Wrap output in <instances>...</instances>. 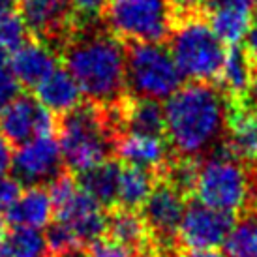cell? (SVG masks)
<instances>
[{"label": "cell", "instance_id": "36", "mask_svg": "<svg viewBox=\"0 0 257 257\" xmlns=\"http://www.w3.org/2000/svg\"><path fill=\"white\" fill-rule=\"evenodd\" d=\"M248 103H250V107L253 109V113L257 114V68H255V73H253V81H251V88H250V94H248Z\"/></svg>", "mask_w": 257, "mask_h": 257}, {"label": "cell", "instance_id": "34", "mask_svg": "<svg viewBox=\"0 0 257 257\" xmlns=\"http://www.w3.org/2000/svg\"><path fill=\"white\" fill-rule=\"evenodd\" d=\"M175 8V12H184L188 15H193L195 8L199 6L201 0H169Z\"/></svg>", "mask_w": 257, "mask_h": 257}, {"label": "cell", "instance_id": "39", "mask_svg": "<svg viewBox=\"0 0 257 257\" xmlns=\"http://www.w3.org/2000/svg\"><path fill=\"white\" fill-rule=\"evenodd\" d=\"M132 257H158L156 250L150 246V248H145L141 251H136V253H132Z\"/></svg>", "mask_w": 257, "mask_h": 257}, {"label": "cell", "instance_id": "5", "mask_svg": "<svg viewBox=\"0 0 257 257\" xmlns=\"http://www.w3.org/2000/svg\"><path fill=\"white\" fill-rule=\"evenodd\" d=\"M169 53L184 79L210 83L220 75L227 49L201 15H186L169 36Z\"/></svg>", "mask_w": 257, "mask_h": 257}, {"label": "cell", "instance_id": "14", "mask_svg": "<svg viewBox=\"0 0 257 257\" xmlns=\"http://www.w3.org/2000/svg\"><path fill=\"white\" fill-rule=\"evenodd\" d=\"M8 62L19 85L36 88L58 68V53L49 42L38 38L23 43L10 55Z\"/></svg>", "mask_w": 257, "mask_h": 257}, {"label": "cell", "instance_id": "26", "mask_svg": "<svg viewBox=\"0 0 257 257\" xmlns=\"http://www.w3.org/2000/svg\"><path fill=\"white\" fill-rule=\"evenodd\" d=\"M29 34L19 12L0 14V55H12L29 42Z\"/></svg>", "mask_w": 257, "mask_h": 257}, {"label": "cell", "instance_id": "2", "mask_svg": "<svg viewBox=\"0 0 257 257\" xmlns=\"http://www.w3.org/2000/svg\"><path fill=\"white\" fill-rule=\"evenodd\" d=\"M64 68L90 103L113 107L126 92V51L111 32L73 30L62 49Z\"/></svg>", "mask_w": 257, "mask_h": 257}, {"label": "cell", "instance_id": "27", "mask_svg": "<svg viewBox=\"0 0 257 257\" xmlns=\"http://www.w3.org/2000/svg\"><path fill=\"white\" fill-rule=\"evenodd\" d=\"M19 96H21V85L15 79L8 58L4 55H0V114L4 113Z\"/></svg>", "mask_w": 257, "mask_h": 257}, {"label": "cell", "instance_id": "19", "mask_svg": "<svg viewBox=\"0 0 257 257\" xmlns=\"http://www.w3.org/2000/svg\"><path fill=\"white\" fill-rule=\"evenodd\" d=\"M34 90H36V100L49 113H58L62 116L77 109L83 100V92L75 83V79L66 68H60V66Z\"/></svg>", "mask_w": 257, "mask_h": 257}, {"label": "cell", "instance_id": "35", "mask_svg": "<svg viewBox=\"0 0 257 257\" xmlns=\"http://www.w3.org/2000/svg\"><path fill=\"white\" fill-rule=\"evenodd\" d=\"M177 257H225L218 250H182Z\"/></svg>", "mask_w": 257, "mask_h": 257}, {"label": "cell", "instance_id": "33", "mask_svg": "<svg viewBox=\"0 0 257 257\" xmlns=\"http://www.w3.org/2000/svg\"><path fill=\"white\" fill-rule=\"evenodd\" d=\"M244 49L248 53L250 60L253 62V66L257 68V25H253L244 38Z\"/></svg>", "mask_w": 257, "mask_h": 257}, {"label": "cell", "instance_id": "25", "mask_svg": "<svg viewBox=\"0 0 257 257\" xmlns=\"http://www.w3.org/2000/svg\"><path fill=\"white\" fill-rule=\"evenodd\" d=\"M0 257H47V240L40 229L10 227L4 231Z\"/></svg>", "mask_w": 257, "mask_h": 257}, {"label": "cell", "instance_id": "13", "mask_svg": "<svg viewBox=\"0 0 257 257\" xmlns=\"http://www.w3.org/2000/svg\"><path fill=\"white\" fill-rule=\"evenodd\" d=\"M21 17L40 40H68L75 29L70 0H23Z\"/></svg>", "mask_w": 257, "mask_h": 257}, {"label": "cell", "instance_id": "17", "mask_svg": "<svg viewBox=\"0 0 257 257\" xmlns=\"http://www.w3.org/2000/svg\"><path fill=\"white\" fill-rule=\"evenodd\" d=\"M169 150H171V147L164 137L120 134L116 139L114 154L126 165L147 169V171H152L154 175H158L164 169V165L171 160Z\"/></svg>", "mask_w": 257, "mask_h": 257}, {"label": "cell", "instance_id": "4", "mask_svg": "<svg viewBox=\"0 0 257 257\" xmlns=\"http://www.w3.org/2000/svg\"><path fill=\"white\" fill-rule=\"evenodd\" d=\"M193 197L216 210L242 212L251 201L250 164L236 160L225 143H221L199 162Z\"/></svg>", "mask_w": 257, "mask_h": 257}, {"label": "cell", "instance_id": "37", "mask_svg": "<svg viewBox=\"0 0 257 257\" xmlns=\"http://www.w3.org/2000/svg\"><path fill=\"white\" fill-rule=\"evenodd\" d=\"M17 12V0H0V14Z\"/></svg>", "mask_w": 257, "mask_h": 257}, {"label": "cell", "instance_id": "38", "mask_svg": "<svg viewBox=\"0 0 257 257\" xmlns=\"http://www.w3.org/2000/svg\"><path fill=\"white\" fill-rule=\"evenodd\" d=\"M51 257H86V251H83L81 248H73V250L62 251V253H53Z\"/></svg>", "mask_w": 257, "mask_h": 257}, {"label": "cell", "instance_id": "20", "mask_svg": "<svg viewBox=\"0 0 257 257\" xmlns=\"http://www.w3.org/2000/svg\"><path fill=\"white\" fill-rule=\"evenodd\" d=\"M253 73L255 66L250 60L246 49L240 45L229 47L218 75L221 85L220 90L227 96V100H246L250 94Z\"/></svg>", "mask_w": 257, "mask_h": 257}, {"label": "cell", "instance_id": "40", "mask_svg": "<svg viewBox=\"0 0 257 257\" xmlns=\"http://www.w3.org/2000/svg\"><path fill=\"white\" fill-rule=\"evenodd\" d=\"M4 231H6V229L0 225V248H2V238H4Z\"/></svg>", "mask_w": 257, "mask_h": 257}, {"label": "cell", "instance_id": "30", "mask_svg": "<svg viewBox=\"0 0 257 257\" xmlns=\"http://www.w3.org/2000/svg\"><path fill=\"white\" fill-rule=\"evenodd\" d=\"M86 257H132V251L111 240L109 236H101L90 246H86Z\"/></svg>", "mask_w": 257, "mask_h": 257}, {"label": "cell", "instance_id": "9", "mask_svg": "<svg viewBox=\"0 0 257 257\" xmlns=\"http://www.w3.org/2000/svg\"><path fill=\"white\" fill-rule=\"evenodd\" d=\"M235 214L203 205L195 197L186 201V210L179 229V248L182 250H216L225 242L235 225Z\"/></svg>", "mask_w": 257, "mask_h": 257}, {"label": "cell", "instance_id": "6", "mask_svg": "<svg viewBox=\"0 0 257 257\" xmlns=\"http://www.w3.org/2000/svg\"><path fill=\"white\" fill-rule=\"evenodd\" d=\"M184 77L164 43H132L126 51V88L134 98L167 101Z\"/></svg>", "mask_w": 257, "mask_h": 257}, {"label": "cell", "instance_id": "29", "mask_svg": "<svg viewBox=\"0 0 257 257\" xmlns=\"http://www.w3.org/2000/svg\"><path fill=\"white\" fill-rule=\"evenodd\" d=\"M45 240H47V246L53 250V253H62V251L79 248L77 242H75V236H73V233L70 231V227L58 220H53L49 225H47Z\"/></svg>", "mask_w": 257, "mask_h": 257}, {"label": "cell", "instance_id": "12", "mask_svg": "<svg viewBox=\"0 0 257 257\" xmlns=\"http://www.w3.org/2000/svg\"><path fill=\"white\" fill-rule=\"evenodd\" d=\"M205 21L225 45H238L253 27L257 0H205L201 4Z\"/></svg>", "mask_w": 257, "mask_h": 257}, {"label": "cell", "instance_id": "21", "mask_svg": "<svg viewBox=\"0 0 257 257\" xmlns=\"http://www.w3.org/2000/svg\"><path fill=\"white\" fill-rule=\"evenodd\" d=\"M120 173L122 165L111 158V160H105V162L86 169V171L79 173L75 180H77L79 188L88 193L94 201H98L103 208H113L116 207Z\"/></svg>", "mask_w": 257, "mask_h": 257}, {"label": "cell", "instance_id": "8", "mask_svg": "<svg viewBox=\"0 0 257 257\" xmlns=\"http://www.w3.org/2000/svg\"><path fill=\"white\" fill-rule=\"evenodd\" d=\"M186 210V195L165 180H156L154 190L141 207V218L156 251L180 250L179 229Z\"/></svg>", "mask_w": 257, "mask_h": 257}, {"label": "cell", "instance_id": "28", "mask_svg": "<svg viewBox=\"0 0 257 257\" xmlns=\"http://www.w3.org/2000/svg\"><path fill=\"white\" fill-rule=\"evenodd\" d=\"M107 2L109 0H70V8H72L75 25L90 27L92 23H96L103 15Z\"/></svg>", "mask_w": 257, "mask_h": 257}, {"label": "cell", "instance_id": "15", "mask_svg": "<svg viewBox=\"0 0 257 257\" xmlns=\"http://www.w3.org/2000/svg\"><path fill=\"white\" fill-rule=\"evenodd\" d=\"M223 143L242 164H257V114L248 100H229Z\"/></svg>", "mask_w": 257, "mask_h": 257}, {"label": "cell", "instance_id": "11", "mask_svg": "<svg viewBox=\"0 0 257 257\" xmlns=\"http://www.w3.org/2000/svg\"><path fill=\"white\" fill-rule=\"evenodd\" d=\"M57 122L42 103L32 96H19L0 114V132L12 145H23L42 136H53Z\"/></svg>", "mask_w": 257, "mask_h": 257}, {"label": "cell", "instance_id": "24", "mask_svg": "<svg viewBox=\"0 0 257 257\" xmlns=\"http://www.w3.org/2000/svg\"><path fill=\"white\" fill-rule=\"evenodd\" d=\"M225 257H257V207L244 208L223 242Z\"/></svg>", "mask_w": 257, "mask_h": 257}, {"label": "cell", "instance_id": "31", "mask_svg": "<svg viewBox=\"0 0 257 257\" xmlns=\"http://www.w3.org/2000/svg\"><path fill=\"white\" fill-rule=\"evenodd\" d=\"M23 186L21 182L10 177V175H0V214H6V210L15 203V199L21 195Z\"/></svg>", "mask_w": 257, "mask_h": 257}, {"label": "cell", "instance_id": "7", "mask_svg": "<svg viewBox=\"0 0 257 257\" xmlns=\"http://www.w3.org/2000/svg\"><path fill=\"white\" fill-rule=\"evenodd\" d=\"M169 0H109L103 12L109 32L132 43H162L175 29Z\"/></svg>", "mask_w": 257, "mask_h": 257}, {"label": "cell", "instance_id": "3", "mask_svg": "<svg viewBox=\"0 0 257 257\" xmlns=\"http://www.w3.org/2000/svg\"><path fill=\"white\" fill-rule=\"evenodd\" d=\"M120 132L109 107L81 103L58 122V145L70 173H83L111 160Z\"/></svg>", "mask_w": 257, "mask_h": 257}, {"label": "cell", "instance_id": "16", "mask_svg": "<svg viewBox=\"0 0 257 257\" xmlns=\"http://www.w3.org/2000/svg\"><path fill=\"white\" fill-rule=\"evenodd\" d=\"M120 134L164 137L165 111L160 101L147 98H124L111 107Z\"/></svg>", "mask_w": 257, "mask_h": 257}, {"label": "cell", "instance_id": "10", "mask_svg": "<svg viewBox=\"0 0 257 257\" xmlns=\"http://www.w3.org/2000/svg\"><path fill=\"white\" fill-rule=\"evenodd\" d=\"M12 171L21 186L27 188L43 186L45 182L51 184L58 175L64 173V160L58 139L53 136H42L19 145L14 152Z\"/></svg>", "mask_w": 257, "mask_h": 257}, {"label": "cell", "instance_id": "32", "mask_svg": "<svg viewBox=\"0 0 257 257\" xmlns=\"http://www.w3.org/2000/svg\"><path fill=\"white\" fill-rule=\"evenodd\" d=\"M12 160H14L12 143H10L6 139V136L0 132V175H6L8 169H12Z\"/></svg>", "mask_w": 257, "mask_h": 257}, {"label": "cell", "instance_id": "23", "mask_svg": "<svg viewBox=\"0 0 257 257\" xmlns=\"http://www.w3.org/2000/svg\"><path fill=\"white\" fill-rule=\"evenodd\" d=\"M156 175L147 169L124 165L120 173V182H118V197H116V207L130 208V210H139L149 199L150 192L156 186Z\"/></svg>", "mask_w": 257, "mask_h": 257}, {"label": "cell", "instance_id": "18", "mask_svg": "<svg viewBox=\"0 0 257 257\" xmlns=\"http://www.w3.org/2000/svg\"><path fill=\"white\" fill-rule=\"evenodd\" d=\"M53 214L55 210L49 190H45V186H34L21 192L14 205L6 210L4 218L10 227L42 229L49 225Z\"/></svg>", "mask_w": 257, "mask_h": 257}, {"label": "cell", "instance_id": "1", "mask_svg": "<svg viewBox=\"0 0 257 257\" xmlns=\"http://www.w3.org/2000/svg\"><path fill=\"white\" fill-rule=\"evenodd\" d=\"M227 96L210 83L182 85L165 101V137L175 156L201 162L225 139Z\"/></svg>", "mask_w": 257, "mask_h": 257}, {"label": "cell", "instance_id": "22", "mask_svg": "<svg viewBox=\"0 0 257 257\" xmlns=\"http://www.w3.org/2000/svg\"><path fill=\"white\" fill-rule=\"evenodd\" d=\"M105 236L122 244L132 253L150 248V238L145 227V221L137 210L113 207L107 210V229Z\"/></svg>", "mask_w": 257, "mask_h": 257}]
</instances>
